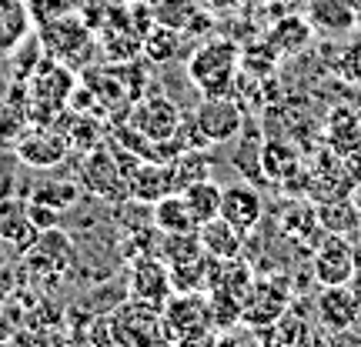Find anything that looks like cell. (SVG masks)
Here are the masks:
<instances>
[{
    "instance_id": "39",
    "label": "cell",
    "mask_w": 361,
    "mask_h": 347,
    "mask_svg": "<svg viewBox=\"0 0 361 347\" xmlns=\"http://www.w3.org/2000/svg\"><path fill=\"white\" fill-rule=\"evenodd\" d=\"M4 291H7V287H4V267H0V297H4Z\"/></svg>"
},
{
    "instance_id": "41",
    "label": "cell",
    "mask_w": 361,
    "mask_h": 347,
    "mask_svg": "<svg viewBox=\"0 0 361 347\" xmlns=\"http://www.w3.org/2000/svg\"><path fill=\"white\" fill-rule=\"evenodd\" d=\"M111 4H130V0H111Z\"/></svg>"
},
{
    "instance_id": "34",
    "label": "cell",
    "mask_w": 361,
    "mask_h": 347,
    "mask_svg": "<svg viewBox=\"0 0 361 347\" xmlns=\"http://www.w3.org/2000/svg\"><path fill=\"white\" fill-rule=\"evenodd\" d=\"M341 70L351 84H361V27L351 34V44L345 51V61H341Z\"/></svg>"
},
{
    "instance_id": "10",
    "label": "cell",
    "mask_w": 361,
    "mask_h": 347,
    "mask_svg": "<svg viewBox=\"0 0 361 347\" xmlns=\"http://www.w3.org/2000/svg\"><path fill=\"white\" fill-rule=\"evenodd\" d=\"M130 127L134 130H141L144 137L151 144H164L171 141L174 134H178L180 127V111H178V103L168 101V97H144V101H134V111H130Z\"/></svg>"
},
{
    "instance_id": "1",
    "label": "cell",
    "mask_w": 361,
    "mask_h": 347,
    "mask_svg": "<svg viewBox=\"0 0 361 347\" xmlns=\"http://www.w3.org/2000/svg\"><path fill=\"white\" fill-rule=\"evenodd\" d=\"M238 74H241V47L228 37L204 40L188 57V77L201 90V97H231Z\"/></svg>"
},
{
    "instance_id": "7",
    "label": "cell",
    "mask_w": 361,
    "mask_h": 347,
    "mask_svg": "<svg viewBox=\"0 0 361 347\" xmlns=\"http://www.w3.org/2000/svg\"><path fill=\"white\" fill-rule=\"evenodd\" d=\"M361 310V291L351 284H324L314 297V314L328 334H345L355 327Z\"/></svg>"
},
{
    "instance_id": "26",
    "label": "cell",
    "mask_w": 361,
    "mask_h": 347,
    "mask_svg": "<svg viewBox=\"0 0 361 347\" xmlns=\"http://www.w3.org/2000/svg\"><path fill=\"white\" fill-rule=\"evenodd\" d=\"M278 57H281V53L274 51L264 37H258L255 44H245V47H241V70L251 74V77H271L274 67H278Z\"/></svg>"
},
{
    "instance_id": "17",
    "label": "cell",
    "mask_w": 361,
    "mask_h": 347,
    "mask_svg": "<svg viewBox=\"0 0 361 347\" xmlns=\"http://www.w3.org/2000/svg\"><path fill=\"white\" fill-rule=\"evenodd\" d=\"M264 40H268L281 57H291V53H301L311 40H314V27H311V20L301 17V13H281V17L264 30Z\"/></svg>"
},
{
    "instance_id": "13",
    "label": "cell",
    "mask_w": 361,
    "mask_h": 347,
    "mask_svg": "<svg viewBox=\"0 0 361 347\" xmlns=\"http://www.w3.org/2000/svg\"><path fill=\"white\" fill-rule=\"evenodd\" d=\"M305 17L311 20L314 34L328 40L351 37L361 27V13L351 7L348 0H308L305 4Z\"/></svg>"
},
{
    "instance_id": "25",
    "label": "cell",
    "mask_w": 361,
    "mask_h": 347,
    "mask_svg": "<svg viewBox=\"0 0 361 347\" xmlns=\"http://www.w3.org/2000/svg\"><path fill=\"white\" fill-rule=\"evenodd\" d=\"M261 170L268 174L271 180H288L295 177L298 170H301V157L288 147V144H268L264 151H261Z\"/></svg>"
},
{
    "instance_id": "40",
    "label": "cell",
    "mask_w": 361,
    "mask_h": 347,
    "mask_svg": "<svg viewBox=\"0 0 361 347\" xmlns=\"http://www.w3.org/2000/svg\"><path fill=\"white\" fill-rule=\"evenodd\" d=\"M0 267H4V241H0Z\"/></svg>"
},
{
    "instance_id": "18",
    "label": "cell",
    "mask_w": 361,
    "mask_h": 347,
    "mask_svg": "<svg viewBox=\"0 0 361 347\" xmlns=\"http://www.w3.org/2000/svg\"><path fill=\"white\" fill-rule=\"evenodd\" d=\"M197 237H201V247H204L211 258L231 260L241 258V247H245V231H238L231 220H224L218 214L214 220H207L197 227Z\"/></svg>"
},
{
    "instance_id": "14",
    "label": "cell",
    "mask_w": 361,
    "mask_h": 347,
    "mask_svg": "<svg viewBox=\"0 0 361 347\" xmlns=\"http://www.w3.org/2000/svg\"><path fill=\"white\" fill-rule=\"evenodd\" d=\"M261 214H264V197L255 184H231V187H224L221 194V217L231 220L238 231H251V227H258Z\"/></svg>"
},
{
    "instance_id": "11",
    "label": "cell",
    "mask_w": 361,
    "mask_h": 347,
    "mask_svg": "<svg viewBox=\"0 0 361 347\" xmlns=\"http://www.w3.org/2000/svg\"><path fill=\"white\" fill-rule=\"evenodd\" d=\"M314 281L322 284H351L355 281V247L345 234H328L318 251H314V264H311Z\"/></svg>"
},
{
    "instance_id": "3",
    "label": "cell",
    "mask_w": 361,
    "mask_h": 347,
    "mask_svg": "<svg viewBox=\"0 0 361 347\" xmlns=\"http://www.w3.org/2000/svg\"><path fill=\"white\" fill-rule=\"evenodd\" d=\"M80 184L87 187L94 197H104V201H111V204H124L130 197V184H128V174L121 170L111 151H104V147H94L84 154L80 160Z\"/></svg>"
},
{
    "instance_id": "5",
    "label": "cell",
    "mask_w": 361,
    "mask_h": 347,
    "mask_svg": "<svg viewBox=\"0 0 361 347\" xmlns=\"http://www.w3.org/2000/svg\"><path fill=\"white\" fill-rule=\"evenodd\" d=\"M13 147H17V157L34 170L57 168V164H64L67 154L74 151V147H71V137H67L61 127H54V124H34L27 134L20 130V137H17Z\"/></svg>"
},
{
    "instance_id": "30",
    "label": "cell",
    "mask_w": 361,
    "mask_h": 347,
    "mask_svg": "<svg viewBox=\"0 0 361 347\" xmlns=\"http://www.w3.org/2000/svg\"><path fill=\"white\" fill-rule=\"evenodd\" d=\"M101 124L97 120H87L84 114H78V120L71 117V127H64V134L71 137V147L80 151V154H87L94 147H101Z\"/></svg>"
},
{
    "instance_id": "19",
    "label": "cell",
    "mask_w": 361,
    "mask_h": 347,
    "mask_svg": "<svg viewBox=\"0 0 361 347\" xmlns=\"http://www.w3.org/2000/svg\"><path fill=\"white\" fill-rule=\"evenodd\" d=\"M78 87V77L61 64H51L37 70L34 80H30V94H34V101L40 103H51V107H64L71 101V94Z\"/></svg>"
},
{
    "instance_id": "33",
    "label": "cell",
    "mask_w": 361,
    "mask_h": 347,
    "mask_svg": "<svg viewBox=\"0 0 361 347\" xmlns=\"http://www.w3.org/2000/svg\"><path fill=\"white\" fill-rule=\"evenodd\" d=\"M27 214H30V220H34V227H37L40 234L61 227V210H54V207H47V204H37V201H30V197H27Z\"/></svg>"
},
{
    "instance_id": "37",
    "label": "cell",
    "mask_w": 361,
    "mask_h": 347,
    "mask_svg": "<svg viewBox=\"0 0 361 347\" xmlns=\"http://www.w3.org/2000/svg\"><path fill=\"white\" fill-rule=\"evenodd\" d=\"M274 0H241V7H268Z\"/></svg>"
},
{
    "instance_id": "6",
    "label": "cell",
    "mask_w": 361,
    "mask_h": 347,
    "mask_svg": "<svg viewBox=\"0 0 361 347\" xmlns=\"http://www.w3.org/2000/svg\"><path fill=\"white\" fill-rule=\"evenodd\" d=\"M291 308V291H288V281H255L247 287V294L241 297V321L247 327H271V324L281 317L284 310Z\"/></svg>"
},
{
    "instance_id": "8",
    "label": "cell",
    "mask_w": 361,
    "mask_h": 347,
    "mask_svg": "<svg viewBox=\"0 0 361 347\" xmlns=\"http://www.w3.org/2000/svg\"><path fill=\"white\" fill-rule=\"evenodd\" d=\"M128 291L134 301L164 308L174 297V284H171V267L157 254H144V258L130 260L128 270Z\"/></svg>"
},
{
    "instance_id": "9",
    "label": "cell",
    "mask_w": 361,
    "mask_h": 347,
    "mask_svg": "<svg viewBox=\"0 0 361 347\" xmlns=\"http://www.w3.org/2000/svg\"><path fill=\"white\" fill-rule=\"evenodd\" d=\"M194 124L201 130L204 144H224L241 134L245 114H241V103L234 97H204L201 107L194 111Z\"/></svg>"
},
{
    "instance_id": "22",
    "label": "cell",
    "mask_w": 361,
    "mask_h": 347,
    "mask_svg": "<svg viewBox=\"0 0 361 347\" xmlns=\"http://www.w3.org/2000/svg\"><path fill=\"white\" fill-rule=\"evenodd\" d=\"M180 44H184V37H180L178 27L161 24V20H157V24L144 34L141 53L151 61V64H168V61H174V57L180 53Z\"/></svg>"
},
{
    "instance_id": "32",
    "label": "cell",
    "mask_w": 361,
    "mask_h": 347,
    "mask_svg": "<svg viewBox=\"0 0 361 347\" xmlns=\"http://www.w3.org/2000/svg\"><path fill=\"white\" fill-rule=\"evenodd\" d=\"M80 0H27V11L34 17V24H47L54 17H61V13H71L78 11Z\"/></svg>"
},
{
    "instance_id": "29",
    "label": "cell",
    "mask_w": 361,
    "mask_h": 347,
    "mask_svg": "<svg viewBox=\"0 0 361 347\" xmlns=\"http://www.w3.org/2000/svg\"><path fill=\"white\" fill-rule=\"evenodd\" d=\"M318 220L328 227V234H345L348 237V231L358 227V207L351 204V201H345V197H335V201L322 204Z\"/></svg>"
},
{
    "instance_id": "4",
    "label": "cell",
    "mask_w": 361,
    "mask_h": 347,
    "mask_svg": "<svg viewBox=\"0 0 361 347\" xmlns=\"http://www.w3.org/2000/svg\"><path fill=\"white\" fill-rule=\"evenodd\" d=\"M111 327H114V344H154V341H164L161 308L134 301V297H128L117 310H111Z\"/></svg>"
},
{
    "instance_id": "24",
    "label": "cell",
    "mask_w": 361,
    "mask_h": 347,
    "mask_svg": "<svg viewBox=\"0 0 361 347\" xmlns=\"http://www.w3.org/2000/svg\"><path fill=\"white\" fill-rule=\"evenodd\" d=\"M30 201H37V204H47L54 210H71V207L80 201V187L74 180H40L37 187L30 191Z\"/></svg>"
},
{
    "instance_id": "2",
    "label": "cell",
    "mask_w": 361,
    "mask_h": 347,
    "mask_svg": "<svg viewBox=\"0 0 361 347\" xmlns=\"http://www.w3.org/2000/svg\"><path fill=\"white\" fill-rule=\"evenodd\" d=\"M161 327L164 341L174 344H194V341H211V314H207V297L201 294H178L161 308Z\"/></svg>"
},
{
    "instance_id": "28",
    "label": "cell",
    "mask_w": 361,
    "mask_h": 347,
    "mask_svg": "<svg viewBox=\"0 0 361 347\" xmlns=\"http://www.w3.org/2000/svg\"><path fill=\"white\" fill-rule=\"evenodd\" d=\"M207 314H211V327H234L241 321V297H234L231 291L211 287L207 291Z\"/></svg>"
},
{
    "instance_id": "21",
    "label": "cell",
    "mask_w": 361,
    "mask_h": 347,
    "mask_svg": "<svg viewBox=\"0 0 361 347\" xmlns=\"http://www.w3.org/2000/svg\"><path fill=\"white\" fill-rule=\"evenodd\" d=\"M151 214H154V227H157L161 234L197 231V224H194L191 210H188V204H184L180 191L164 194V197H157L154 204H151Z\"/></svg>"
},
{
    "instance_id": "23",
    "label": "cell",
    "mask_w": 361,
    "mask_h": 347,
    "mask_svg": "<svg viewBox=\"0 0 361 347\" xmlns=\"http://www.w3.org/2000/svg\"><path fill=\"white\" fill-rule=\"evenodd\" d=\"M201 254H204V247H201L197 231L164 234V237L157 241V258L164 260L168 267H174V264H188V260H197Z\"/></svg>"
},
{
    "instance_id": "35",
    "label": "cell",
    "mask_w": 361,
    "mask_h": 347,
    "mask_svg": "<svg viewBox=\"0 0 361 347\" xmlns=\"http://www.w3.org/2000/svg\"><path fill=\"white\" fill-rule=\"evenodd\" d=\"M17 341V321H13V314L4 304H0V344H11Z\"/></svg>"
},
{
    "instance_id": "16",
    "label": "cell",
    "mask_w": 361,
    "mask_h": 347,
    "mask_svg": "<svg viewBox=\"0 0 361 347\" xmlns=\"http://www.w3.org/2000/svg\"><path fill=\"white\" fill-rule=\"evenodd\" d=\"M128 184H130V197H141L147 204H154L157 197L178 191L171 160H137L134 170L128 174Z\"/></svg>"
},
{
    "instance_id": "38",
    "label": "cell",
    "mask_w": 361,
    "mask_h": 347,
    "mask_svg": "<svg viewBox=\"0 0 361 347\" xmlns=\"http://www.w3.org/2000/svg\"><path fill=\"white\" fill-rule=\"evenodd\" d=\"M351 331H355V334L361 337V310H358V321H355V327H351Z\"/></svg>"
},
{
    "instance_id": "12",
    "label": "cell",
    "mask_w": 361,
    "mask_h": 347,
    "mask_svg": "<svg viewBox=\"0 0 361 347\" xmlns=\"http://www.w3.org/2000/svg\"><path fill=\"white\" fill-rule=\"evenodd\" d=\"M87 44H90V27L78 11L61 13V17H54L47 24H40V47L54 53V57H61V61L74 57Z\"/></svg>"
},
{
    "instance_id": "31",
    "label": "cell",
    "mask_w": 361,
    "mask_h": 347,
    "mask_svg": "<svg viewBox=\"0 0 361 347\" xmlns=\"http://www.w3.org/2000/svg\"><path fill=\"white\" fill-rule=\"evenodd\" d=\"M154 7V17L161 24H171V27H188V20L194 17V7L191 0H147Z\"/></svg>"
},
{
    "instance_id": "36",
    "label": "cell",
    "mask_w": 361,
    "mask_h": 347,
    "mask_svg": "<svg viewBox=\"0 0 361 347\" xmlns=\"http://www.w3.org/2000/svg\"><path fill=\"white\" fill-rule=\"evenodd\" d=\"M204 11L207 13H234V11H241V0H204Z\"/></svg>"
},
{
    "instance_id": "15",
    "label": "cell",
    "mask_w": 361,
    "mask_h": 347,
    "mask_svg": "<svg viewBox=\"0 0 361 347\" xmlns=\"http://www.w3.org/2000/svg\"><path fill=\"white\" fill-rule=\"evenodd\" d=\"M0 241L27 254L40 241V231L27 214V201L20 197H0Z\"/></svg>"
},
{
    "instance_id": "20",
    "label": "cell",
    "mask_w": 361,
    "mask_h": 347,
    "mask_svg": "<svg viewBox=\"0 0 361 347\" xmlns=\"http://www.w3.org/2000/svg\"><path fill=\"white\" fill-rule=\"evenodd\" d=\"M221 194H224V187H218L211 177L194 180V184H188V187L180 191V197H184V204H188V210H191V217L197 227L221 214Z\"/></svg>"
},
{
    "instance_id": "27",
    "label": "cell",
    "mask_w": 361,
    "mask_h": 347,
    "mask_svg": "<svg viewBox=\"0 0 361 347\" xmlns=\"http://www.w3.org/2000/svg\"><path fill=\"white\" fill-rule=\"evenodd\" d=\"M171 170H174V187H178V191H184V187L194 184V180L211 177V164H207V157L201 154L197 147L180 151V154L171 160Z\"/></svg>"
}]
</instances>
